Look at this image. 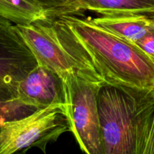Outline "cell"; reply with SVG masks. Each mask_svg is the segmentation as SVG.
<instances>
[{
    "label": "cell",
    "mask_w": 154,
    "mask_h": 154,
    "mask_svg": "<svg viewBox=\"0 0 154 154\" xmlns=\"http://www.w3.org/2000/svg\"><path fill=\"white\" fill-rule=\"evenodd\" d=\"M98 109L102 154H144L154 113V89L103 84Z\"/></svg>",
    "instance_id": "6da1fadb"
},
{
    "label": "cell",
    "mask_w": 154,
    "mask_h": 154,
    "mask_svg": "<svg viewBox=\"0 0 154 154\" xmlns=\"http://www.w3.org/2000/svg\"><path fill=\"white\" fill-rule=\"evenodd\" d=\"M60 17L86 50L105 84L154 89V63L136 45L95 25L89 17Z\"/></svg>",
    "instance_id": "7a4b0ae2"
},
{
    "label": "cell",
    "mask_w": 154,
    "mask_h": 154,
    "mask_svg": "<svg viewBox=\"0 0 154 154\" xmlns=\"http://www.w3.org/2000/svg\"><path fill=\"white\" fill-rule=\"evenodd\" d=\"M16 26L38 63L62 80L75 75L105 84L89 54L60 16H49Z\"/></svg>",
    "instance_id": "3957f363"
},
{
    "label": "cell",
    "mask_w": 154,
    "mask_h": 154,
    "mask_svg": "<svg viewBox=\"0 0 154 154\" xmlns=\"http://www.w3.org/2000/svg\"><path fill=\"white\" fill-rule=\"evenodd\" d=\"M71 131L66 105L39 108L22 118L6 122L0 127V154L14 153L32 147L45 153L48 144Z\"/></svg>",
    "instance_id": "277c9868"
},
{
    "label": "cell",
    "mask_w": 154,
    "mask_h": 154,
    "mask_svg": "<svg viewBox=\"0 0 154 154\" xmlns=\"http://www.w3.org/2000/svg\"><path fill=\"white\" fill-rule=\"evenodd\" d=\"M72 132L83 153L102 154L98 93L102 84L75 75L63 80Z\"/></svg>",
    "instance_id": "5b68a950"
},
{
    "label": "cell",
    "mask_w": 154,
    "mask_h": 154,
    "mask_svg": "<svg viewBox=\"0 0 154 154\" xmlns=\"http://www.w3.org/2000/svg\"><path fill=\"white\" fill-rule=\"evenodd\" d=\"M38 65L16 24L0 16V101L16 99L19 83Z\"/></svg>",
    "instance_id": "8992f818"
},
{
    "label": "cell",
    "mask_w": 154,
    "mask_h": 154,
    "mask_svg": "<svg viewBox=\"0 0 154 154\" xmlns=\"http://www.w3.org/2000/svg\"><path fill=\"white\" fill-rule=\"evenodd\" d=\"M16 99L36 109L53 105H66L63 80L38 64L19 83Z\"/></svg>",
    "instance_id": "52a82bcc"
},
{
    "label": "cell",
    "mask_w": 154,
    "mask_h": 154,
    "mask_svg": "<svg viewBox=\"0 0 154 154\" xmlns=\"http://www.w3.org/2000/svg\"><path fill=\"white\" fill-rule=\"evenodd\" d=\"M88 17L95 25L133 44L154 29V11Z\"/></svg>",
    "instance_id": "ba28073f"
},
{
    "label": "cell",
    "mask_w": 154,
    "mask_h": 154,
    "mask_svg": "<svg viewBox=\"0 0 154 154\" xmlns=\"http://www.w3.org/2000/svg\"><path fill=\"white\" fill-rule=\"evenodd\" d=\"M83 11L100 15L153 11L154 0H78Z\"/></svg>",
    "instance_id": "9c48e42d"
},
{
    "label": "cell",
    "mask_w": 154,
    "mask_h": 154,
    "mask_svg": "<svg viewBox=\"0 0 154 154\" xmlns=\"http://www.w3.org/2000/svg\"><path fill=\"white\" fill-rule=\"evenodd\" d=\"M0 16L15 24H28L51 15L32 0H0Z\"/></svg>",
    "instance_id": "30bf717a"
},
{
    "label": "cell",
    "mask_w": 154,
    "mask_h": 154,
    "mask_svg": "<svg viewBox=\"0 0 154 154\" xmlns=\"http://www.w3.org/2000/svg\"><path fill=\"white\" fill-rule=\"evenodd\" d=\"M42 6L51 16L82 15L78 0H32Z\"/></svg>",
    "instance_id": "8fae6325"
},
{
    "label": "cell",
    "mask_w": 154,
    "mask_h": 154,
    "mask_svg": "<svg viewBox=\"0 0 154 154\" xmlns=\"http://www.w3.org/2000/svg\"><path fill=\"white\" fill-rule=\"evenodd\" d=\"M37 110L20 103L17 99L0 101V127L5 123L22 118Z\"/></svg>",
    "instance_id": "7c38bea8"
},
{
    "label": "cell",
    "mask_w": 154,
    "mask_h": 154,
    "mask_svg": "<svg viewBox=\"0 0 154 154\" xmlns=\"http://www.w3.org/2000/svg\"><path fill=\"white\" fill-rule=\"evenodd\" d=\"M135 45L142 50L154 63V29L135 42Z\"/></svg>",
    "instance_id": "4fadbf2b"
},
{
    "label": "cell",
    "mask_w": 154,
    "mask_h": 154,
    "mask_svg": "<svg viewBox=\"0 0 154 154\" xmlns=\"http://www.w3.org/2000/svg\"><path fill=\"white\" fill-rule=\"evenodd\" d=\"M144 154H154V113Z\"/></svg>",
    "instance_id": "5bb4252c"
}]
</instances>
